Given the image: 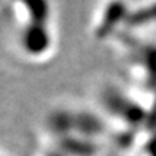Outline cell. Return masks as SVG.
<instances>
[{
    "instance_id": "1",
    "label": "cell",
    "mask_w": 156,
    "mask_h": 156,
    "mask_svg": "<svg viewBox=\"0 0 156 156\" xmlns=\"http://www.w3.org/2000/svg\"><path fill=\"white\" fill-rule=\"evenodd\" d=\"M51 127L59 134H71V132H77V134H97L103 130V123L98 117L88 112H68L58 110L52 113L49 117Z\"/></svg>"
},
{
    "instance_id": "2",
    "label": "cell",
    "mask_w": 156,
    "mask_h": 156,
    "mask_svg": "<svg viewBox=\"0 0 156 156\" xmlns=\"http://www.w3.org/2000/svg\"><path fill=\"white\" fill-rule=\"evenodd\" d=\"M106 110L129 126H137L147 120V112L133 98H129L119 90H107L103 95Z\"/></svg>"
},
{
    "instance_id": "3",
    "label": "cell",
    "mask_w": 156,
    "mask_h": 156,
    "mask_svg": "<svg viewBox=\"0 0 156 156\" xmlns=\"http://www.w3.org/2000/svg\"><path fill=\"white\" fill-rule=\"evenodd\" d=\"M124 45L133 56V62L140 68L147 88L156 91V44H142L136 39L127 38Z\"/></svg>"
},
{
    "instance_id": "4",
    "label": "cell",
    "mask_w": 156,
    "mask_h": 156,
    "mask_svg": "<svg viewBox=\"0 0 156 156\" xmlns=\"http://www.w3.org/2000/svg\"><path fill=\"white\" fill-rule=\"evenodd\" d=\"M22 49L32 56H41L48 52L52 45L48 23H28L20 30Z\"/></svg>"
},
{
    "instance_id": "5",
    "label": "cell",
    "mask_w": 156,
    "mask_h": 156,
    "mask_svg": "<svg viewBox=\"0 0 156 156\" xmlns=\"http://www.w3.org/2000/svg\"><path fill=\"white\" fill-rule=\"evenodd\" d=\"M129 13L130 12L127 10V5L123 0H110L104 7L100 22L95 28V38L103 39L113 35L122 23H126Z\"/></svg>"
},
{
    "instance_id": "6",
    "label": "cell",
    "mask_w": 156,
    "mask_h": 156,
    "mask_svg": "<svg viewBox=\"0 0 156 156\" xmlns=\"http://www.w3.org/2000/svg\"><path fill=\"white\" fill-rule=\"evenodd\" d=\"M19 9L25 13L28 23H48L51 13L49 0H15Z\"/></svg>"
},
{
    "instance_id": "7",
    "label": "cell",
    "mask_w": 156,
    "mask_h": 156,
    "mask_svg": "<svg viewBox=\"0 0 156 156\" xmlns=\"http://www.w3.org/2000/svg\"><path fill=\"white\" fill-rule=\"evenodd\" d=\"M152 22H156V2L147 5L146 7H142L139 10L130 12L126 20L129 26H140V25Z\"/></svg>"
},
{
    "instance_id": "8",
    "label": "cell",
    "mask_w": 156,
    "mask_h": 156,
    "mask_svg": "<svg viewBox=\"0 0 156 156\" xmlns=\"http://www.w3.org/2000/svg\"><path fill=\"white\" fill-rule=\"evenodd\" d=\"M146 124L152 129L156 127V97H155V100H153V103H152L149 112H147V120H146Z\"/></svg>"
},
{
    "instance_id": "9",
    "label": "cell",
    "mask_w": 156,
    "mask_h": 156,
    "mask_svg": "<svg viewBox=\"0 0 156 156\" xmlns=\"http://www.w3.org/2000/svg\"><path fill=\"white\" fill-rule=\"evenodd\" d=\"M147 152H149V155L152 156H156V133L152 136L151 139L147 140Z\"/></svg>"
}]
</instances>
